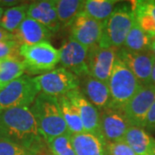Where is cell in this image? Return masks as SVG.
Returning a JSON list of instances; mask_svg holds the SVG:
<instances>
[{
	"label": "cell",
	"instance_id": "6da1fadb",
	"mask_svg": "<svg viewBox=\"0 0 155 155\" xmlns=\"http://www.w3.org/2000/svg\"><path fill=\"white\" fill-rule=\"evenodd\" d=\"M0 139L17 143L37 155L48 148L29 108L0 111Z\"/></svg>",
	"mask_w": 155,
	"mask_h": 155
},
{
	"label": "cell",
	"instance_id": "7a4b0ae2",
	"mask_svg": "<svg viewBox=\"0 0 155 155\" xmlns=\"http://www.w3.org/2000/svg\"><path fill=\"white\" fill-rule=\"evenodd\" d=\"M29 109L35 116L39 132L45 140L70 133L55 97L39 93Z\"/></svg>",
	"mask_w": 155,
	"mask_h": 155
},
{
	"label": "cell",
	"instance_id": "3957f363",
	"mask_svg": "<svg viewBox=\"0 0 155 155\" xmlns=\"http://www.w3.org/2000/svg\"><path fill=\"white\" fill-rule=\"evenodd\" d=\"M135 22L130 4H117L113 13L104 22V30L98 46L120 49Z\"/></svg>",
	"mask_w": 155,
	"mask_h": 155
},
{
	"label": "cell",
	"instance_id": "277c9868",
	"mask_svg": "<svg viewBox=\"0 0 155 155\" xmlns=\"http://www.w3.org/2000/svg\"><path fill=\"white\" fill-rule=\"evenodd\" d=\"M110 92V109L122 110L143 86L137 78L118 57L108 82Z\"/></svg>",
	"mask_w": 155,
	"mask_h": 155
},
{
	"label": "cell",
	"instance_id": "5b68a950",
	"mask_svg": "<svg viewBox=\"0 0 155 155\" xmlns=\"http://www.w3.org/2000/svg\"><path fill=\"white\" fill-rule=\"evenodd\" d=\"M25 72L28 74L41 75L55 69L60 63L59 50L53 47L49 41H43L37 44L20 48Z\"/></svg>",
	"mask_w": 155,
	"mask_h": 155
},
{
	"label": "cell",
	"instance_id": "8992f818",
	"mask_svg": "<svg viewBox=\"0 0 155 155\" xmlns=\"http://www.w3.org/2000/svg\"><path fill=\"white\" fill-rule=\"evenodd\" d=\"M39 93L33 78L22 75L0 91V111L13 108H30Z\"/></svg>",
	"mask_w": 155,
	"mask_h": 155
},
{
	"label": "cell",
	"instance_id": "52a82bcc",
	"mask_svg": "<svg viewBox=\"0 0 155 155\" xmlns=\"http://www.w3.org/2000/svg\"><path fill=\"white\" fill-rule=\"evenodd\" d=\"M40 93L59 97L79 88V78L64 67L33 78Z\"/></svg>",
	"mask_w": 155,
	"mask_h": 155
},
{
	"label": "cell",
	"instance_id": "ba28073f",
	"mask_svg": "<svg viewBox=\"0 0 155 155\" xmlns=\"http://www.w3.org/2000/svg\"><path fill=\"white\" fill-rule=\"evenodd\" d=\"M60 63L62 67L75 74L79 78L89 75V48L69 38L59 49Z\"/></svg>",
	"mask_w": 155,
	"mask_h": 155
},
{
	"label": "cell",
	"instance_id": "9c48e42d",
	"mask_svg": "<svg viewBox=\"0 0 155 155\" xmlns=\"http://www.w3.org/2000/svg\"><path fill=\"white\" fill-rule=\"evenodd\" d=\"M155 102V86H142L122 110L130 126L144 128L145 119Z\"/></svg>",
	"mask_w": 155,
	"mask_h": 155
},
{
	"label": "cell",
	"instance_id": "30bf717a",
	"mask_svg": "<svg viewBox=\"0 0 155 155\" xmlns=\"http://www.w3.org/2000/svg\"><path fill=\"white\" fill-rule=\"evenodd\" d=\"M117 57L133 72L143 86L151 84V75L155 61L154 55L151 51L132 52L122 48L117 51Z\"/></svg>",
	"mask_w": 155,
	"mask_h": 155
},
{
	"label": "cell",
	"instance_id": "8fae6325",
	"mask_svg": "<svg viewBox=\"0 0 155 155\" xmlns=\"http://www.w3.org/2000/svg\"><path fill=\"white\" fill-rule=\"evenodd\" d=\"M117 51L118 49L116 48H104L98 45L90 48L88 53L89 75L108 84L117 58Z\"/></svg>",
	"mask_w": 155,
	"mask_h": 155
},
{
	"label": "cell",
	"instance_id": "7c38bea8",
	"mask_svg": "<svg viewBox=\"0 0 155 155\" xmlns=\"http://www.w3.org/2000/svg\"><path fill=\"white\" fill-rule=\"evenodd\" d=\"M104 30V22L97 21L81 12L71 26V37L87 48L98 45Z\"/></svg>",
	"mask_w": 155,
	"mask_h": 155
},
{
	"label": "cell",
	"instance_id": "4fadbf2b",
	"mask_svg": "<svg viewBox=\"0 0 155 155\" xmlns=\"http://www.w3.org/2000/svg\"><path fill=\"white\" fill-rule=\"evenodd\" d=\"M131 127L122 110L107 109L100 111V127L107 143L124 140Z\"/></svg>",
	"mask_w": 155,
	"mask_h": 155
},
{
	"label": "cell",
	"instance_id": "5bb4252c",
	"mask_svg": "<svg viewBox=\"0 0 155 155\" xmlns=\"http://www.w3.org/2000/svg\"><path fill=\"white\" fill-rule=\"evenodd\" d=\"M66 95L78 110L84 131L104 139L100 127L99 110L84 96L79 88L73 90Z\"/></svg>",
	"mask_w": 155,
	"mask_h": 155
},
{
	"label": "cell",
	"instance_id": "9a60e30c",
	"mask_svg": "<svg viewBox=\"0 0 155 155\" xmlns=\"http://www.w3.org/2000/svg\"><path fill=\"white\" fill-rule=\"evenodd\" d=\"M79 90L99 112L110 108V92L107 83L86 75L79 78Z\"/></svg>",
	"mask_w": 155,
	"mask_h": 155
},
{
	"label": "cell",
	"instance_id": "2e32d148",
	"mask_svg": "<svg viewBox=\"0 0 155 155\" xmlns=\"http://www.w3.org/2000/svg\"><path fill=\"white\" fill-rule=\"evenodd\" d=\"M27 16L42 24L52 34L61 28L56 11L55 0H40L28 5Z\"/></svg>",
	"mask_w": 155,
	"mask_h": 155
},
{
	"label": "cell",
	"instance_id": "e0dca14e",
	"mask_svg": "<svg viewBox=\"0 0 155 155\" xmlns=\"http://www.w3.org/2000/svg\"><path fill=\"white\" fill-rule=\"evenodd\" d=\"M15 40L20 46H31L48 41L53 34L37 21L27 17L14 32Z\"/></svg>",
	"mask_w": 155,
	"mask_h": 155
},
{
	"label": "cell",
	"instance_id": "ac0fdd59",
	"mask_svg": "<svg viewBox=\"0 0 155 155\" xmlns=\"http://www.w3.org/2000/svg\"><path fill=\"white\" fill-rule=\"evenodd\" d=\"M72 143L77 155H109L105 140L94 134H72Z\"/></svg>",
	"mask_w": 155,
	"mask_h": 155
},
{
	"label": "cell",
	"instance_id": "d6986e66",
	"mask_svg": "<svg viewBox=\"0 0 155 155\" xmlns=\"http://www.w3.org/2000/svg\"><path fill=\"white\" fill-rule=\"evenodd\" d=\"M135 22L152 38L155 37V0H134L130 2Z\"/></svg>",
	"mask_w": 155,
	"mask_h": 155
},
{
	"label": "cell",
	"instance_id": "ffe728a7",
	"mask_svg": "<svg viewBox=\"0 0 155 155\" xmlns=\"http://www.w3.org/2000/svg\"><path fill=\"white\" fill-rule=\"evenodd\" d=\"M124 141L137 155H150L155 145V139L144 128L132 126L127 129Z\"/></svg>",
	"mask_w": 155,
	"mask_h": 155
},
{
	"label": "cell",
	"instance_id": "44dd1931",
	"mask_svg": "<svg viewBox=\"0 0 155 155\" xmlns=\"http://www.w3.org/2000/svg\"><path fill=\"white\" fill-rule=\"evenodd\" d=\"M55 5L61 28H67L72 26L78 16L83 12L84 1L55 0Z\"/></svg>",
	"mask_w": 155,
	"mask_h": 155
},
{
	"label": "cell",
	"instance_id": "7402d4cb",
	"mask_svg": "<svg viewBox=\"0 0 155 155\" xmlns=\"http://www.w3.org/2000/svg\"><path fill=\"white\" fill-rule=\"evenodd\" d=\"M58 98L61 107V113L67 128L72 134H78L84 132L82 120L77 107L72 104L67 95L61 96Z\"/></svg>",
	"mask_w": 155,
	"mask_h": 155
},
{
	"label": "cell",
	"instance_id": "603a6c76",
	"mask_svg": "<svg viewBox=\"0 0 155 155\" xmlns=\"http://www.w3.org/2000/svg\"><path fill=\"white\" fill-rule=\"evenodd\" d=\"M118 1L116 0H86L83 12L99 22H104L115 10Z\"/></svg>",
	"mask_w": 155,
	"mask_h": 155
},
{
	"label": "cell",
	"instance_id": "cb8c5ba5",
	"mask_svg": "<svg viewBox=\"0 0 155 155\" xmlns=\"http://www.w3.org/2000/svg\"><path fill=\"white\" fill-rule=\"evenodd\" d=\"M153 38L140 28L136 22L127 34V38L122 48L132 52L150 51Z\"/></svg>",
	"mask_w": 155,
	"mask_h": 155
},
{
	"label": "cell",
	"instance_id": "d4e9b609",
	"mask_svg": "<svg viewBox=\"0 0 155 155\" xmlns=\"http://www.w3.org/2000/svg\"><path fill=\"white\" fill-rule=\"evenodd\" d=\"M28 5L22 4L5 10L1 20L0 27L7 30L8 32L14 33L22 21L28 17Z\"/></svg>",
	"mask_w": 155,
	"mask_h": 155
},
{
	"label": "cell",
	"instance_id": "484cf974",
	"mask_svg": "<svg viewBox=\"0 0 155 155\" xmlns=\"http://www.w3.org/2000/svg\"><path fill=\"white\" fill-rule=\"evenodd\" d=\"M24 72L25 67L22 61H3L0 67V91L12 81L22 77Z\"/></svg>",
	"mask_w": 155,
	"mask_h": 155
},
{
	"label": "cell",
	"instance_id": "4316f807",
	"mask_svg": "<svg viewBox=\"0 0 155 155\" xmlns=\"http://www.w3.org/2000/svg\"><path fill=\"white\" fill-rule=\"evenodd\" d=\"M48 149L55 155H77L72 143V134L67 133L45 140Z\"/></svg>",
	"mask_w": 155,
	"mask_h": 155
},
{
	"label": "cell",
	"instance_id": "83f0119b",
	"mask_svg": "<svg viewBox=\"0 0 155 155\" xmlns=\"http://www.w3.org/2000/svg\"><path fill=\"white\" fill-rule=\"evenodd\" d=\"M21 46L16 40H10L0 42V60H16L22 61L20 53Z\"/></svg>",
	"mask_w": 155,
	"mask_h": 155
},
{
	"label": "cell",
	"instance_id": "f1b7e54d",
	"mask_svg": "<svg viewBox=\"0 0 155 155\" xmlns=\"http://www.w3.org/2000/svg\"><path fill=\"white\" fill-rule=\"evenodd\" d=\"M0 155H37L32 151L10 140L0 139Z\"/></svg>",
	"mask_w": 155,
	"mask_h": 155
},
{
	"label": "cell",
	"instance_id": "f546056e",
	"mask_svg": "<svg viewBox=\"0 0 155 155\" xmlns=\"http://www.w3.org/2000/svg\"><path fill=\"white\" fill-rule=\"evenodd\" d=\"M108 152L109 155H137L124 140L108 143Z\"/></svg>",
	"mask_w": 155,
	"mask_h": 155
},
{
	"label": "cell",
	"instance_id": "4dcf8cb0",
	"mask_svg": "<svg viewBox=\"0 0 155 155\" xmlns=\"http://www.w3.org/2000/svg\"><path fill=\"white\" fill-rule=\"evenodd\" d=\"M144 128L147 129H155V102L152 107L150 108L149 111L145 119Z\"/></svg>",
	"mask_w": 155,
	"mask_h": 155
},
{
	"label": "cell",
	"instance_id": "1f68e13d",
	"mask_svg": "<svg viewBox=\"0 0 155 155\" xmlns=\"http://www.w3.org/2000/svg\"><path fill=\"white\" fill-rule=\"evenodd\" d=\"M10 40H15L14 34L8 32L3 28H0V42L5 41H10Z\"/></svg>",
	"mask_w": 155,
	"mask_h": 155
},
{
	"label": "cell",
	"instance_id": "d6a6232c",
	"mask_svg": "<svg viewBox=\"0 0 155 155\" xmlns=\"http://www.w3.org/2000/svg\"><path fill=\"white\" fill-rule=\"evenodd\" d=\"M19 3V1H15V0H3V1H0V6H17V5Z\"/></svg>",
	"mask_w": 155,
	"mask_h": 155
},
{
	"label": "cell",
	"instance_id": "836d02e7",
	"mask_svg": "<svg viewBox=\"0 0 155 155\" xmlns=\"http://www.w3.org/2000/svg\"><path fill=\"white\" fill-rule=\"evenodd\" d=\"M151 84L155 86V61L153 67V71H152V75H151Z\"/></svg>",
	"mask_w": 155,
	"mask_h": 155
},
{
	"label": "cell",
	"instance_id": "e575fe53",
	"mask_svg": "<svg viewBox=\"0 0 155 155\" xmlns=\"http://www.w3.org/2000/svg\"><path fill=\"white\" fill-rule=\"evenodd\" d=\"M150 51L153 53V54L155 57V39H153V42H152V45H151V48H150Z\"/></svg>",
	"mask_w": 155,
	"mask_h": 155
},
{
	"label": "cell",
	"instance_id": "d590c367",
	"mask_svg": "<svg viewBox=\"0 0 155 155\" xmlns=\"http://www.w3.org/2000/svg\"><path fill=\"white\" fill-rule=\"evenodd\" d=\"M48 148L45 150L44 152H43V153H41V155H55L54 153H52V152H51L49 149L48 150Z\"/></svg>",
	"mask_w": 155,
	"mask_h": 155
},
{
	"label": "cell",
	"instance_id": "8d00e7d4",
	"mask_svg": "<svg viewBox=\"0 0 155 155\" xmlns=\"http://www.w3.org/2000/svg\"><path fill=\"white\" fill-rule=\"evenodd\" d=\"M4 12H5V10H4V8L0 6V23H1V20H2L3 15H4Z\"/></svg>",
	"mask_w": 155,
	"mask_h": 155
},
{
	"label": "cell",
	"instance_id": "74e56055",
	"mask_svg": "<svg viewBox=\"0 0 155 155\" xmlns=\"http://www.w3.org/2000/svg\"><path fill=\"white\" fill-rule=\"evenodd\" d=\"M150 155H155V145L153 146V147L152 149V152H151V154Z\"/></svg>",
	"mask_w": 155,
	"mask_h": 155
},
{
	"label": "cell",
	"instance_id": "f35d334b",
	"mask_svg": "<svg viewBox=\"0 0 155 155\" xmlns=\"http://www.w3.org/2000/svg\"><path fill=\"white\" fill-rule=\"evenodd\" d=\"M2 62H3V61H1V60H0V67H1V64H2Z\"/></svg>",
	"mask_w": 155,
	"mask_h": 155
},
{
	"label": "cell",
	"instance_id": "ab89813d",
	"mask_svg": "<svg viewBox=\"0 0 155 155\" xmlns=\"http://www.w3.org/2000/svg\"><path fill=\"white\" fill-rule=\"evenodd\" d=\"M153 39H155V37H154V38H153Z\"/></svg>",
	"mask_w": 155,
	"mask_h": 155
}]
</instances>
